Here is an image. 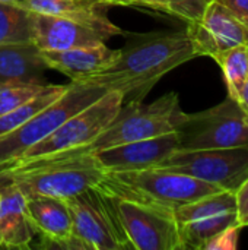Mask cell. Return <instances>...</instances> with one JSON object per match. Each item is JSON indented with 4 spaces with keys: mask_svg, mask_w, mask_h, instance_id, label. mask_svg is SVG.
Instances as JSON below:
<instances>
[{
    "mask_svg": "<svg viewBox=\"0 0 248 250\" xmlns=\"http://www.w3.org/2000/svg\"><path fill=\"white\" fill-rule=\"evenodd\" d=\"M114 63L83 81L107 91H120L124 103L143 101L152 88L175 67L199 57L187 31L126 34Z\"/></svg>",
    "mask_w": 248,
    "mask_h": 250,
    "instance_id": "cell-1",
    "label": "cell"
},
{
    "mask_svg": "<svg viewBox=\"0 0 248 250\" xmlns=\"http://www.w3.org/2000/svg\"><path fill=\"white\" fill-rule=\"evenodd\" d=\"M105 177L94 154L57 155L0 171V179L15 183L25 196L69 199L96 186Z\"/></svg>",
    "mask_w": 248,
    "mask_h": 250,
    "instance_id": "cell-2",
    "label": "cell"
},
{
    "mask_svg": "<svg viewBox=\"0 0 248 250\" xmlns=\"http://www.w3.org/2000/svg\"><path fill=\"white\" fill-rule=\"evenodd\" d=\"M184 114L177 92H168L151 104L129 101L121 105L114 120L92 142L75 152L61 155L94 154L104 148L167 135L177 130Z\"/></svg>",
    "mask_w": 248,
    "mask_h": 250,
    "instance_id": "cell-3",
    "label": "cell"
},
{
    "mask_svg": "<svg viewBox=\"0 0 248 250\" xmlns=\"http://www.w3.org/2000/svg\"><path fill=\"white\" fill-rule=\"evenodd\" d=\"M123 104L124 98L120 91L105 92L102 97L70 116L41 142L31 146L16 161L3 167L0 171L77 151L92 142L114 120Z\"/></svg>",
    "mask_w": 248,
    "mask_h": 250,
    "instance_id": "cell-4",
    "label": "cell"
},
{
    "mask_svg": "<svg viewBox=\"0 0 248 250\" xmlns=\"http://www.w3.org/2000/svg\"><path fill=\"white\" fill-rule=\"evenodd\" d=\"M114 204L121 227L134 250H184L172 208L114 190L99 182Z\"/></svg>",
    "mask_w": 248,
    "mask_h": 250,
    "instance_id": "cell-5",
    "label": "cell"
},
{
    "mask_svg": "<svg viewBox=\"0 0 248 250\" xmlns=\"http://www.w3.org/2000/svg\"><path fill=\"white\" fill-rule=\"evenodd\" d=\"M102 183L114 190L143 198L172 209L224 190L205 180L161 167L108 171Z\"/></svg>",
    "mask_w": 248,
    "mask_h": 250,
    "instance_id": "cell-6",
    "label": "cell"
},
{
    "mask_svg": "<svg viewBox=\"0 0 248 250\" xmlns=\"http://www.w3.org/2000/svg\"><path fill=\"white\" fill-rule=\"evenodd\" d=\"M64 201L69 205L73 220L75 249H132L111 196L99 183Z\"/></svg>",
    "mask_w": 248,
    "mask_h": 250,
    "instance_id": "cell-7",
    "label": "cell"
},
{
    "mask_svg": "<svg viewBox=\"0 0 248 250\" xmlns=\"http://www.w3.org/2000/svg\"><path fill=\"white\" fill-rule=\"evenodd\" d=\"M107 89L88 82H70L67 91L37 116L0 136V170L16 161L25 151L41 142L64 120L85 108Z\"/></svg>",
    "mask_w": 248,
    "mask_h": 250,
    "instance_id": "cell-8",
    "label": "cell"
},
{
    "mask_svg": "<svg viewBox=\"0 0 248 250\" xmlns=\"http://www.w3.org/2000/svg\"><path fill=\"white\" fill-rule=\"evenodd\" d=\"M180 149L248 146V114L237 98H227L199 113H186L177 127Z\"/></svg>",
    "mask_w": 248,
    "mask_h": 250,
    "instance_id": "cell-9",
    "label": "cell"
},
{
    "mask_svg": "<svg viewBox=\"0 0 248 250\" xmlns=\"http://www.w3.org/2000/svg\"><path fill=\"white\" fill-rule=\"evenodd\" d=\"M156 167L183 173L235 192L248 177V146L175 149Z\"/></svg>",
    "mask_w": 248,
    "mask_h": 250,
    "instance_id": "cell-10",
    "label": "cell"
},
{
    "mask_svg": "<svg viewBox=\"0 0 248 250\" xmlns=\"http://www.w3.org/2000/svg\"><path fill=\"white\" fill-rule=\"evenodd\" d=\"M183 249L203 250L209 239L227 227L238 226L235 192L221 190L174 211Z\"/></svg>",
    "mask_w": 248,
    "mask_h": 250,
    "instance_id": "cell-11",
    "label": "cell"
},
{
    "mask_svg": "<svg viewBox=\"0 0 248 250\" xmlns=\"http://www.w3.org/2000/svg\"><path fill=\"white\" fill-rule=\"evenodd\" d=\"M186 31L199 57L216 59L229 48L248 45V26L219 0H212L197 21L187 23Z\"/></svg>",
    "mask_w": 248,
    "mask_h": 250,
    "instance_id": "cell-12",
    "label": "cell"
},
{
    "mask_svg": "<svg viewBox=\"0 0 248 250\" xmlns=\"http://www.w3.org/2000/svg\"><path fill=\"white\" fill-rule=\"evenodd\" d=\"M178 149V135H167L133 141L94 152L101 168L108 171H129L156 167L172 151Z\"/></svg>",
    "mask_w": 248,
    "mask_h": 250,
    "instance_id": "cell-13",
    "label": "cell"
},
{
    "mask_svg": "<svg viewBox=\"0 0 248 250\" xmlns=\"http://www.w3.org/2000/svg\"><path fill=\"white\" fill-rule=\"evenodd\" d=\"M26 217L42 248L75 249L73 220L64 199L51 196H25Z\"/></svg>",
    "mask_w": 248,
    "mask_h": 250,
    "instance_id": "cell-14",
    "label": "cell"
},
{
    "mask_svg": "<svg viewBox=\"0 0 248 250\" xmlns=\"http://www.w3.org/2000/svg\"><path fill=\"white\" fill-rule=\"evenodd\" d=\"M98 31L79 22L32 12V42L41 51H60L105 42Z\"/></svg>",
    "mask_w": 248,
    "mask_h": 250,
    "instance_id": "cell-15",
    "label": "cell"
},
{
    "mask_svg": "<svg viewBox=\"0 0 248 250\" xmlns=\"http://www.w3.org/2000/svg\"><path fill=\"white\" fill-rule=\"evenodd\" d=\"M13 3L31 12L79 22L98 31L107 40L114 35H124V31L107 16V4L102 0H16Z\"/></svg>",
    "mask_w": 248,
    "mask_h": 250,
    "instance_id": "cell-16",
    "label": "cell"
},
{
    "mask_svg": "<svg viewBox=\"0 0 248 250\" xmlns=\"http://www.w3.org/2000/svg\"><path fill=\"white\" fill-rule=\"evenodd\" d=\"M117 56L118 50L107 47L105 42L60 51H41L47 67L63 73L72 82H79L102 72L114 63Z\"/></svg>",
    "mask_w": 248,
    "mask_h": 250,
    "instance_id": "cell-17",
    "label": "cell"
},
{
    "mask_svg": "<svg viewBox=\"0 0 248 250\" xmlns=\"http://www.w3.org/2000/svg\"><path fill=\"white\" fill-rule=\"evenodd\" d=\"M34 230L26 217V198L19 188L0 179V248L29 249Z\"/></svg>",
    "mask_w": 248,
    "mask_h": 250,
    "instance_id": "cell-18",
    "label": "cell"
},
{
    "mask_svg": "<svg viewBox=\"0 0 248 250\" xmlns=\"http://www.w3.org/2000/svg\"><path fill=\"white\" fill-rule=\"evenodd\" d=\"M47 64L32 42L0 44V82L42 83Z\"/></svg>",
    "mask_w": 248,
    "mask_h": 250,
    "instance_id": "cell-19",
    "label": "cell"
},
{
    "mask_svg": "<svg viewBox=\"0 0 248 250\" xmlns=\"http://www.w3.org/2000/svg\"><path fill=\"white\" fill-rule=\"evenodd\" d=\"M67 88H69V83L67 85H48L37 97L28 100L26 103L20 104L12 111L0 116V136L12 132L13 129L19 127L20 125H23L25 122L37 116L39 111L47 108L50 104L58 100L67 91Z\"/></svg>",
    "mask_w": 248,
    "mask_h": 250,
    "instance_id": "cell-20",
    "label": "cell"
},
{
    "mask_svg": "<svg viewBox=\"0 0 248 250\" xmlns=\"http://www.w3.org/2000/svg\"><path fill=\"white\" fill-rule=\"evenodd\" d=\"M32 41V12L15 3H0V44Z\"/></svg>",
    "mask_w": 248,
    "mask_h": 250,
    "instance_id": "cell-21",
    "label": "cell"
},
{
    "mask_svg": "<svg viewBox=\"0 0 248 250\" xmlns=\"http://www.w3.org/2000/svg\"><path fill=\"white\" fill-rule=\"evenodd\" d=\"M222 69L228 94L237 98L248 81L247 45H237L213 59Z\"/></svg>",
    "mask_w": 248,
    "mask_h": 250,
    "instance_id": "cell-22",
    "label": "cell"
},
{
    "mask_svg": "<svg viewBox=\"0 0 248 250\" xmlns=\"http://www.w3.org/2000/svg\"><path fill=\"white\" fill-rule=\"evenodd\" d=\"M48 85L45 83H22L0 82V116L12 111L28 100L41 94Z\"/></svg>",
    "mask_w": 248,
    "mask_h": 250,
    "instance_id": "cell-23",
    "label": "cell"
},
{
    "mask_svg": "<svg viewBox=\"0 0 248 250\" xmlns=\"http://www.w3.org/2000/svg\"><path fill=\"white\" fill-rule=\"evenodd\" d=\"M212 0H171V15L183 21L194 22Z\"/></svg>",
    "mask_w": 248,
    "mask_h": 250,
    "instance_id": "cell-24",
    "label": "cell"
},
{
    "mask_svg": "<svg viewBox=\"0 0 248 250\" xmlns=\"http://www.w3.org/2000/svg\"><path fill=\"white\" fill-rule=\"evenodd\" d=\"M240 231V226H231L224 229L206 242L203 250H235L238 248Z\"/></svg>",
    "mask_w": 248,
    "mask_h": 250,
    "instance_id": "cell-25",
    "label": "cell"
},
{
    "mask_svg": "<svg viewBox=\"0 0 248 250\" xmlns=\"http://www.w3.org/2000/svg\"><path fill=\"white\" fill-rule=\"evenodd\" d=\"M235 201H237V220L238 226L248 227V177L246 182L235 190Z\"/></svg>",
    "mask_w": 248,
    "mask_h": 250,
    "instance_id": "cell-26",
    "label": "cell"
},
{
    "mask_svg": "<svg viewBox=\"0 0 248 250\" xmlns=\"http://www.w3.org/2000/svg\"><path fill=\"white\" fill-rule=\"evenodd\" d=\"M227 6L243 23L248 26V0H219Z\"/></svg>",
    "mask_w": 248,
    "mask_h": 250,
    "instance_id": "cell-27",
    "label": "cell"
},
{
    "mask_svg": "<svg viewBox=\"0 0 248 250\" xmlns=\"http://www.w3.org/2000/svg\"><path fill=\"white\" fill-rule=\"evenodd\" d=\"M134 1H136V6L149 7V9L171 15V0H134Z\"/></svg>",
    "mask_w": 248,
    "mask_h": 250,
    "instance_id": "cell-28",
    "label": "cell"
},
{
    "mask_svg": "<svg viewBox=\"0 0 248 250\" xmlns=\"http://www.w3.org/2000/svg\"><path fill=\"white\" fill-rule=\"evenodd\" d=\"M237 100H238V103L241 104V107L246 110V113L248 114V81L247 83L244 85V88L241 89L240 95L237 97Z\"/></svg>",
    "mask_w": 248,
    "mask_h": 250,
    "instance_id": "cell-29",
    "label": "cell"
},
{
    "mask_svg": "<svg viewBox=\"0 0 248 250\" xmlns=\"http://www.w3.org/2000/svg\"><path fill=\"white\" fill-rule=\"evenodd\" d=\"M107 6H126V7H134V0H102Z\"/></svg>",
    "mask_w": 248,
    "mask_h": 250,
    "instance_id": "cell-30",
    "label": "cell"
},
{
    "mask_svg": "<svg viewBox=\"0 0 248 250\" xmlns=\"http://www.w3.org/2000/svg\"><path fill=\"white\" fill-rule=\"evenodd\" d=\"M16 0H0V3H13Z\"/></svg>",
    "mask_w": 248,
    "mask_h": 250,
    "instance_id": "cell-31",
    "label": "cell"
},
{
    "mask_svg": "<svg viewBox=\"0 0 248 250\" xmlns=\"http://www.w3.org/2000/svg\"><path fill=\"white\" fill-rule=\"evenodd\" d=\"M247 57H248V45H247Z\"/></svg>",
    "mask_w": 248,
    "mask_h": 250,
    "instance_id": "cell-32",
    "label": "cell"
}]
</instances>
